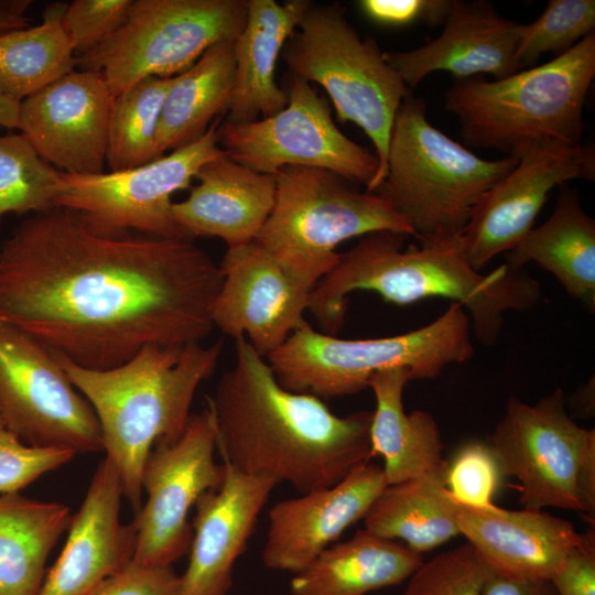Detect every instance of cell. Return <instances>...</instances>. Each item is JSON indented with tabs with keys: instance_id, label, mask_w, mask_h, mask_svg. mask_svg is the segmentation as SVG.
Instances as JSON below:
<instances>
[{
	"instance_id": "obj_3",
	"label": "cell",
	"mask_w": 595,
	"mask_h": 595,
	"mask_svg": "<svg viewBox=\"0 0 595 595\" xmlns=\"http://www.w3.org/2000/svg\"><path fill=\"white\" fill-rule=\"evenodd\" d=\"M408 235L376 231L339 253L334 268L312 289L309 310L324 334L336 336L344 324L348 294L372 291L386 302L409 305L444 298L468 311L477 340L493 346L505 314L536 307L540 283L524 269L506 263L485 274L467 262L461 238L403 249Z\"/></svg>"
},
{
	"instance_id": "obj_9",
	"label": "cell",
	"mask_w": 595,
	"mask_h": 595,
	"mask_svg": "<svg viewBox=\"0 0 595 595\" xmlns=\"http://www.w3.org/2000/svg\"><path fill=\"white\" fill-rule=\"evenodd\" d=\"M275 181L274 206L255 241L311 291L338 261L343 241L376 231L414 236L385 199L333 172L285 166Z\"/></svg>"
},
{
	"instance_id": "obj_16",
	"label": "cell",
	"mask_w": 595,
	"mask_h": 595,
	"mask_svg": "<svg viewBox=\"0 0 595 595\" xmlns=\"http://www.w3.org/2000/svg\"><path fill=\"white\" fill-rule=\"evenodd\" d=\"M518 159L516 166L479 198L461 236L463 253L476 271L527 236L555 186L574 178H595L593 145L543 143Z\"/></svg>"
},
{
	"instance_id": "obj_32",
	"label": "cell",
	"mask_w": 595,
	"mask_h": 595,
	"mask_svg": "<svg viewBox=\"0 0 595 595\" xmlns=\"http://www.w3.org/2000/svg\"><path fill=\"white\" fill-rule=\"evenodd\" d=\"M66 6L53 3L40 24L0 35V94L21 102L75 69L62 24Z\"/></svg>"
},
{
	"instance_id": "obj_36",
	"label": "cell",
	"mask_w": 595,
	"mask_h": 595,
	"mask_svg": "<svg viewBox=\"0 0 595 595\" xmlns=\"http://www.w3.org/2000/svg\"><path fill=\"white\" fill-rule=\"evenodd\" d=\"M493 571L469 543L422 562L402 595H483Z\"/></svg>"
},
{
	"instance_id": "obj_44",
	"label": "cell",
	"mask_w": 595,
	"mask_h": 595,
	"mask_svg": "<svg viewBox=\"0 0 595 595\" xmlns=\"http://www.w3.org/2000/svg\"><path fill=\"white\" fill-rule=\"evenodd\" d=\"M30 0H0V35L26 28Z\"/></svg>"
},
{
	"instance_id": "obj_37",
	"label": "cell",
	"mask_w": 595,
	"mask_h": 595,
	"mask_svg": "<svg viewBox=\"0 0 595 595\" xmlns=\"http://www.w3.org/2000/svg\"><path fill=\"white\" fill-rule=\"evenodd\" d=\"M502 478L499 462L488 442L468 441L447 462L445 485L458 504L490 508L495 506L494 497Z\"/></svg>"
},
{
	"instance_id": "obj_20",
	"label": "cell",
	"mask_w": 595,
	"mask_h": 595,
	"mask_svg": "<svg viewBox=\"0 0 595 595\" xmlns=\"http://www.w3.org/2000/svg\"><path fill=\"white\" fill-rule=\"evenodd\" d=\"M387 486L382 467L368 462L331 487L277 502L269 511L263 564L299 572L364 519Z\"/></svg>"
},
{
	"instance_id": "obj_19",
	"label": "cell",
	"mask_w": 595,
	"mask_h": 595,
	"mask_svg": "<svg viewBox=\"0 0 595 595\" xmlns=\"http://www.w3.org/2000/svg\"><path fill=\"white\" fill-rule=\"evenodd\" d=\"M119 474L107 457L99 462L85 498L72 517L66 543L37 595H95L133 559V523L120 521Z\"/></svg>"
},
{
	"instance_id": "obj_39",
	"label": "cell",
	"mask_w": 595,
	"mask_h": 595,
	"mask_svg": "<svg viewBox=\"0 0 595 595\" xmlns=\"http://www.w3.org/2000/svg\"><path fill=\"white\" fill-rule=\"evenodd\" d=\"M132 0H74L66 6L62 24L76 58L108 40L126 21Z\"/></svg>"
},
{
	"instance_id": "obj_30",
	"label": "cell",
	"mask_w": 595,
	"mask_h": 595,
	"mask_svg": "<svg viewBox=\"0 0 595 595\" xmlns=\"http://www.w3.org/2000/svg\"><path fill=\"white\" fill-rule=\"evenodd\" d=\"M72 520L63 504L0 495V595H37L47 558Z\"/></svg>"
},
{
	"instance_id": "obj_33",
	"label": "cell",
	"mask_w": 595,
	"mask_h": 595,
	"mask_svg": "<svg viewBox=\"0 0 595 595\" xmlns=\"http://www.w3.org/2000/svg\"><path fill=\"white\" fill-rule=\"evenodd\" d=\"M171 78L145 77L115 97L106 154L110 171L137 167L158 159L156 138Z\"/></svg>"
},
{
	"instance_id": "obj_18",
	"label": "cell",
	"mask_w": 595,
	"mask_h": 595,
	"mask_svg": "<svg viewBox=\"0 0 595 595\" xmlns=\"http://www.w3.org/2000/svg\"><path fill=\"white\" fill-rule=\"evenodd\" d=\"M213 325L234 339L247 335L262 357L279 348L304 322L311 290L293 280L258 242L227 247Z\"/></svg>"
},
{
	"instance_id": "obj_11",
	"label": "cell",
	"mask_w": 595,
	"mask_h": 595,
	"mask_svg": "<svg viewBox=\"0 0 595 595\" xmlns=\"http://www.w3.org/2000/svg\"><path fill=\"white\" fill-rule=\"evenodd\" d=\"M248 0H132L123 24L77 58L100 72L115 96L145 77H173L210 46L234 42L245 26Z\"/></svg>"
},
{
	"instance_id": "obj_8",
	"label": "cell",
	"mask_w": 595,
	"mask_h": 595,
	"mask_svg": "<svg viewBox=\"0 0 595 595\" xmlns=\"http://www.w3.org/2000/svg\"><path fill=\"white\" fill-rule=\"evenodd\" d=\"M283 60L292 76L325 89L339 121L356 123L371 140L378 159L366 188L371 193L385 177L392 126L410 95L408 86L377 42L359 36L338 2L311 3L283 47Z\"/></svg>"
},
{
	"instance_id": "obj_24",
	"label": "cell",
	"mask_w": 595,
	"mask_h": 595,
	"mask_svg": "<svg viewBox=\"0 0 595 595\" xmlns=\"http://www.w3.org/2000/svg\"><path fill=\"white\" fill-rule=\"evenodd\" d=\"M188 196L173 203L172 214L188 239L217 237L227 247L256 240L275 202L274 175L263 174L224 155L205 163Z\"/></svg>"
},
{
	"instance_id": "obj_6",
	"label": "cell",
	"mask_w": 595,
	"mask_h": 595,
	"mask_svg": "<svg viewBox=\"0 0 595 595\" xmlns=\"http://www.w3.org/2000/svg\"><path fill=\"white\" fill-rule=\"evenodd\" d=\"M518 160L477 156L432 126L424 101L410 94L394 118L385 177L371 193L407 221L420 244L454 241L479 198Z\"/></svg>"
},
{
	"instance_id": "obj_7",
	"label": "cell",
	"mask_w": 595,
	"mask_h": 595,
	"mask_svg": "<svg viewBox=\"0 0 595 595\" xmlns=\"http://www.w3.org/2000/svg\"><path fill=\"white\" fill-rule=\"evenodd\" d=\"M470 318L458 303L429 324L394 336L344 339L316 332L305 321L266 358L286 390L320 399L355 394L376 372L405 367L412 380L434 379L474 355Z\"/></svg>"
},
{
	"instance_id": "obj_34",
	"label": "cell",
	"mask_w": 595,
	"mask_h": 595,
	"mask_svg": "<svg viewBox=\"0 0 595 595\" xmlns=\"http://www.w3.org/2000/svg\"><path fill=\"white\" fill-rule=\"evenodd\" d=\"M58 175L22 133L0 136V221L53 208Z\"/></svg>"
},
{
	"instance_id": "obj_14",
	"label": "cell",
	"mask_w": 595,
	"mask_h": 595,
	"mask_svg": "<svg viewBox=\"0 0 595 595\" xmlns=\"http://www.w3.org/2000/svg\"><path fill=\"white\" fill-rule=\"evenodd\" d=\"M0 421L29 445L76 454L102 451L93 407L52 350L4 323H0Z\"/></svg>"
},
{
	"instance_id": "obj_46",
	"label": "cell",
	"mask_w": 595,
	"mask_h": 595,
	"mask_svg": "<svg viewBox=\"0 0 595 595\" xmlns=\"http://www.w3.org/2000/svg\"><path fill=\"white\" fill-rule=\"evenodd\" d=\"M19 105L2 94H0V126L7 129H18Z\"/></svg>"
},
{
	"instance_id": "obj_41",
	"label": "cell",
	"mask_w": 595,
	"mask_h": 595,
	"mask_svg": "<svg viewBox=\"0 0 595 595\" xmlns=\"http://www.w3.org/2000/svg\"><path fill=\"white\" fill-rule=\"evenodd\" d=\"M95 595H180V576L172 566L131 562L109 578Z\"/></svg>"
},
{
	"instance_id": "obj_28",
	"label": "cell",
	"mask_w": 595,
	"mask_h": 595,
	"mask_svg": "<svg viewBox=\"0 0 595 595\" xmlns=\"http://www.w3.org/2000/svg\"><path fill=\"white\" fill-rule=\"evenodd\" d=\"M422 562L407 545L363 529L294 573L289 595H366L402 583Z\"/></svg>"
},
{
	"instance_id": "obj_35",
	"label": "cell",
	"mask_w": 595,
	"mask_h": 595,
	"mask_svg": "<svg viewBox=\"0 0 595 595\" xmlns=\"http://www.w3.org/2000/svg\"><path fill=\"white\" fill-rule=\"evenodd\" d=\"M595 30L594 0H550L542 14L521 24L517 60L532 66L544 53L560 56Z\"/></svg>"
},
{
	"instance_id": "obj_1",
	"label": "cell",
	"mask_w": 595,
	"mask_h": 595,
	"mask_svg": "<svg viewBox=\"0 0 595 595\" xmlns=\"http://www.w3.org/2000/svg\"><path fill=\"white\" fill-rule=\"evenodd\" d=\"M221 283L219 266L192 240L100 236L53 207L0 246V323L105 370L149 344L204 339Z\"/></svg>"
},
{
	"instance_id": "obj_27",
	"label": "cell",
	"mask_w": 595,
	"mask_h": 595,
	"mask_svg": "<svg viewBox=\"0 0 595 595\" xmlns=\"http://www.w3.org/2000/svg\"><path fill=\"white\" fill-rule=\"evenodd\" d=\"M530 262L554 275L570 296L594 314L595 220L574 188L562 184L548 220L506 252V264L512 269Z\"/></svg>"
},
{
	"instance_id": "obj_12",
	"label": "cell",
	"mask_w": 595,
	"mask_h": 595,
	"mask_svg": "<svg viewBox=\"0 0 595 595\" xmlns=\"http://www.w3.org/2000/svg\"><path fill=\"white\" fill-rule=\"evenodd\" d=\"M220 119L194 142L137 167L98 174L60 172L53 206L75 212L100 236L123 237L137 230L191 240L173 217L172 196L190 187L205 163L226 155L217 137Z\"/></svg>"
},
{
	"instance_id": "obj_21",
	"label": "cell",
	"mask_w": 595,
	"mask_h": 595,
	"mask_svg": "<svg viewBox=\"0 0 595 595\" xmlns=\"http://www.w3.org/2000/svg\"><path fill=\"white\" fill-rule=\"evenodd\" d=\"M223 465L219 487L204 493L195 504L190 560L180 576V595H228L234 566L278 484L241 473L228 463Z\"/></svg>"
},
{
	"instance_id": "obj_4",
	"label": "cell",
	"mask_w": 595,
	"mask_h": 595,
	"mask_svg": "<svg viewBox=\"0 0 595 595\" xmlns=\"http://www.w3.org/2000/svg\"><path fill=\"white\" fill-rule=\"evenodd\" d=\"M221 350L220 340L209 346L149 344L128 361L105 370L80 367L52 350L93 407L102 451L136 512L142 507L141 472L151 448L182 434L195 392L215 371Z\"/></svg>"
},
{
	"instance_id": "obj_31",
	"label": "cell",
	"mask_w": 595,
	"mask_h": 595,
	"mask_svg": "<svg viewBox=\"0 0 595 595\" xmlns=\"http://www.w3.org/2000/svg\"><path fill=\"white\" fill-rule=\"evenodd\" d=\"M445 473H434L388 485L364 518L365 530L400 540L422 554L459 533L458 505L445 485Z\"/></svg>"
},
{
	"instance_id": "obj_17",
	"label": "cell",
	"mask_w": 595,
	"mask_h": 595,
	"mask_svg": "<svg viewBox=\"0 0 595 595\" xmlns=\"http://www.w3.org/2000/svg\"><path fill=\"white\" fill-rule=\"evenodd\" d=\"M115 97L100 72L74 69L20 102L18 129L62 172L102 173Z\"/></svg>"
},
{
	"instance_id": "obj_5",
	"label": "cell",
	"mask_w": 595,
	"mask_h": 595,
	"mask_svg": "<svg viewBox=\"0 0 595 595\" xmlns=\"http://www.w3.org/2000/svg\"><path fill=\"white\" fill-rule=\"evenodd\" d=\"M595 77V33L548 63L501 79L455 78L445 108L465 143L518 158L543 143L582 145L583 108Z\"/></svg>"
},
{
	"instance_id": "obj_25",
	"label": "cell",
	"mask_w": 595,
	"mask_h": 595,
	"mask_svg": "<svg viewBox=\"0 0 595 595\" xmlns=\"http://www.w3.org/2000/svg\"><path fill=\"white\" fill-rule=\"evenodd\" d=\"M311 3L248 0L245 26L232 43L235 78L225 120L253 121L286 106L288 93L274 79L277 61Z\"/></svg>"
},
{
	"instance_id": "obj_13",
	"label": "cell",
	"mask_w": 595,
	"mask_h": 595,
	"mask_svg": "<svg viewBox=\"0 0 595 595\" xmlns=\"http://www.w3.org/2000/svg\"><path fill=\"white\" fill-rule=\"evenodd\" d=\"M217 137L229 159L263 174L275 176L285 166L322 169L367 188L378 170L377 155L345 136L327 100L294 76L282 110L253 121L225 120Z\"/></svg>"
},
{
	"instance_id": "obj_29",
	"label": "cell",
	"mask_w": 595,
	"mask_h": 595,
	"mask_svg": "<svg viewBox=\"0 0 595 595\" xmlns=\"http://www.w3.org/2000/svg\"><path fill=\"white\" fill-rule=\"evenodd\" d=\"M232 43L210 46L171 78L156 138L158 158L194 142L228 112L235 78Z\"/></svg>"
},
{
	"instance_id": "obj_26",
	"label": "cell",
	"mask_w": 595,
	"mask_h": 595,
	"mask_svg": "<svg viewBox=\"0 0 595 595\" xmlns=\"http://www.w3.org/2000/svg\"><path fill=\"white\" fill-rule=\"evenodd\" d=\"M410 380L408 368L393 367L376 372L368 382L376 399L371 448L375 456L383 458L388 485L446 472L444 444L434 416L423 410L404 411L403 390Z\"/></svg>"
},
{
	"instance_id": "obj_45",
	"label": "cell",
	"mask_w": 595,
	"mask_h": 595,
	"mask_svg": "<svg viewBox=\"0 0 595 595\" xmlns=\"http://www.w3.org/2000/svg\"><path fill=\"white\" fill-rule=\"evenodd\" d=\"M594 376H592L586 383L581 386L577 391L572 394L566 404L571 409V416L591 418L594 415Z\"/></svg>"
},
{
	"instance_id": "obj_22",
	"label": "cell",
	"mask_w": 595,
	"mask_h": 595,
	"mask_svg": "<svg viewBox=\"0 0 595 595\" xmlns=\"http://www.w3.org/2000/svg\"><path fill=\"white\" fill-rule=\"evenodd\" d=\"M520 29L487 1L452 0L441 35L418 48L385 53V58L408 88L437 71L455 78L490 74L501 79L522 71L517 60Z\"/></svg>"
},
{
	"instance_id": "obj_38",
	"label": "cell",
	"mask_w": 595,
	"mask_h": 595,
	"mask_svg": "<svg viewBox=\"0 0 595 595\" xmlns=\"http://www.w3.org/2000/svg\"><path fill=\"white\" fill-rule=\"evenodd\" d=\"M75 456L67 448L29 445L0 421V495L19 493Z\"/></svg>"
},
{
	"instance_id": "obj_43",
	"label": "cell",
	"mask_w": 595,
	"mask_h": 595,
	"mask_svg": "<svg viewBox=\"0 0 595 595\" xmlns=\"http://www.w3.org/2000/svg\"><path fill=\"white\" fill-rule=\"evenodd\" d=\"M483 595H558V593L550 581L515 580L493 574Z\"/></svg>"
},
{
	"instance_id": "obj_10",
	"label": "cell",
	"mask_w": 595,
	"mask_h": 595,
	"mask_svg": "<svg viewBox=\"0 0 595 595\" xmlns=\"http://www.w3.org/2000/svg\"><path fill=\"white\" fill-rule=\"evenodd\" d=\"M488 444L504 477L519 482L523 509L595 513V430L570 415L556 388L533 404L510 397Z\"/></svg>"
},
{
	"instance_id": "obj_2",
	"label": "cell",
	"mask_w": 595,
	"mask_h": 595,
	"mask_svg": "<svg viewBox=\"0 0 595 595\" xmlns=\"http://www.w3.org/2000/svg\"><path fill=\"white\" fill-rule=\"evenodd\" d=\"M235 349L232 368L207 397L225 463L304 494L339 483L375 456L372 411L336 415L320 398L284 389L245 337Z\"/></svg>"
},
{
	"instance_id": "obj_15",
	"label": "cell",
	"mask_w": 595,
	"mask_h": 595,
	"mask_svg": "<svg viewBox=\"0 0 595 595\" xmlns=\"http://www.w3.org/2000/svg\"><path fill=\"white\" fill-rule=\"evenodd\" d=\"M216 430L212 412L191 414L174 441H158L141 472L145 504L132 521L136 533L133 563L172 566L190 550L193 529L188 512L206 491L219 487L224 465L216 464Z\"/></svg>"
},
{
	"instance_id": "obj_40",
	"label": "cell",
	"mask_w": 595,
	"mask_h": 595,
	"mask_svg": "<svg viewBox=\"0 0 595 595\" xmlns=\"http://www.w3.org/2000/svg\"><path fill=\"white\" fill-rule=\"evenodd\" d=\"M357 6L370 21L392 28L423 22L444 24L452 0H360Z\"/></svg>"
},
{
	"instance_id": "obj_42",
	"label": "cell",
	"mask_w": 595,
	"mask_h": 595,
	"mask_svg": "<svg viewBox=\"0 0 595 595\" xmlns=\"http://www.w3.org/2000/svg\"><path fill=\"white\" fill-rule=\"evenodd\" d=\"M583 534L550 581L558 595H595V538L593 531Z\"/></svg>"
},
{
	"instance_id": "obj_23",
	"label": "cell",
	"mask_w": 595,
	"mask_h": 595,
	"mask_svg": "<svg viewBox=\"0 0 595 595\" xmlns=\"http://www.w3.org/2000/svg\"><path fill=\"white\" fill-rule=\"evenodd\" d=\"M457 505L459 533L502 577L551 581L583 540L570 521L542 510Z\"/></svg>"
}]
</instances>
